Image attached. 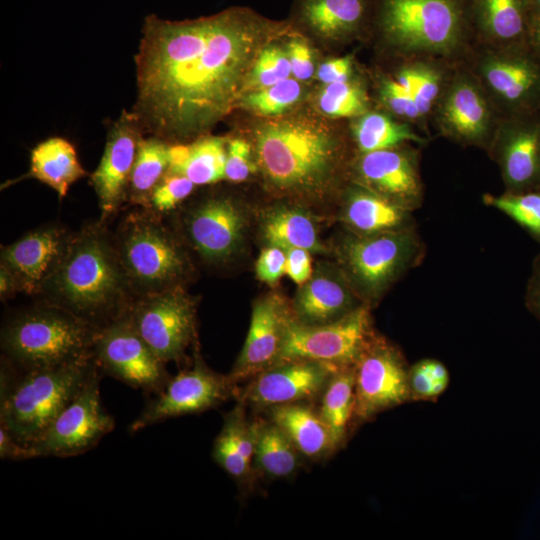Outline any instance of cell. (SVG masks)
Listing matches in <instances>:
<instances>
[{"label": "cell", "instance_id": "cb8c5ba5", "mask_svg": "<svg viewBox=\"0 0 540 540\" xmlns=\"http://www.w3.org/2000/svg\"><path fill=\"white\" fill-rule=\"evenodd\" d=\"M363 303L338 266H320L296 292L292 303L294 318L305 325L336 321Z\"/></svg>", "mask_w": 540, "mask_h": 540}, {"label": "cell", "instance_id": "83f0119b", "mask_svg": "<svg viewBox=\"0 0 540 540\" xmlns=\"http://www.w3.org/2000/svg\"><path fill=\"white\" fill-rule=\"evenodd\" d=\"M413 213L352 182L343 195L339 220L349 232L368 235L414 228Z\"/></svg>", "mask_w": 540, "mask_h": 540}, {"label": "cell", "instance_id": "ee69618b", "mask_svg": "<svg viewBox=\"0 0 540 540\" xmlns=\"http://www.w3.org/2000/svg\"><path fill=\"white\" fill-rule=\"evenodd\" d=\"M377 97L384 111L419 130V118L413 96L393 75H382L379 78Z\"/></svg>", "mask_w": 540, "mask_h": 540}, {"label": "cell", "instance_id": "1f68e13d", "mask_svg": "<svg viewBox=\"0 0 540 540\" xmlns=\"http://www.w3.org/2000/svg\"><path fill=\"white\" fill-rule=\"evenodd\" d=\"M254 469L256 476L268 479L293 476L303 458L286 434L269 418H252Z\"/></svg>", "mask_w": 540, "mask_h": 540}, {"label": "cell", "instance_id": "3957f363", "mask_svg": "<svg viewBox=\"0 0 540 540\" xmlns=\"http://www.w3.org/2000/svg\"><path fill=\"white\" fill-rule=\"evenodd\" d=\"M343 144L328 128L301 117L271 120L255 133V161L273 190L317 196L334 183Z\"/></svg>", "mask_w": 540, "mask_h": 540}, {"label": "cell", "instance_id": "8d00e7d4", "mask_svg": "<svg viewBox=\"0 0 540 540\" xmlns=\"http://www.w3.org/2000/svg\"><path fill=\"white\" fill-rule=\"evenodd\" d=\"M227 144L222 137L202 136L189 144L186 160L175 173L189 178L196 186L225 179Z\"/></svg>", "mask_w": 540, "mask_h": 540}, {"label": "cell", "instance_id": "9c48e42d", "mask_svg": "<svg viewBox=\"0 0 540 540\" xmlns=\"http://www.w3.org/2000/svg\"><path fill=\"white\" fill-rule=\"evenodd\" d=\"M462 62L503 117L540 110V53L530 44L474 43Z\"/></svg>", "mask_w": 540, "mask_h": 540}, {"label": "cell", "instance_id": "f5cc1de1", "mask_svg": "<svg viewBox=\"0 0 540 540\" xmlns=\"http://www.w3.org/2000/svg\"><path fill=\"white\" fill-rule=\"evenodd\" d=\"M21 293L20 284L15 275L3 264H0V300L6 302Z\"/></svg>", "mask_w": 540, "mask_h": 540}, {"label": "cell", "instance_id": "d6986e66", "mask_svg": "<svg viewBox=\"0 0 540 540\" xmlns=\"http://www.w3.org/2000/svg\"><path fill=\"white\" fill-rule=\"evenodd\" d=\"M337 370L312 360L281 361L248 381L236 400L258 412L283 404L316 403Z\"/></svg>", "mask_w": 540, "mask_h": 540}, {"label": "cell", "instance_id": "e575fe53", "mask_svg": "<svg viewBox=\"0 0 540 540\" xmlns=\"http://www.w3.org/2000/svg\"><path fill=\"white\" fill-rule=\"evenodd\" d=\"M170 144L157 137L142 138L132 168L127 204L146 208L150 195L169 169Z\"/></svg>", "mask_w": 540, "mask_h": 540}, {"label": "cell", "instance_id": "816d5d0a", "mask_svg": "<svg viewBox=\"0 0 540 540\" xmlns=\"http://www.w3.org/2000/svg\"><path fill=\"white\" fill-rule=\"evenodd\" d=\"M0 458L21 461L37 458V455L31 447L16 441L4 427L0 426Z\"/></svg>", "mask_w": 540, "mask_h": 540}, {"label": "cell", "instance_id": "30bf717a", "mask_svg": "<svg viewBox=\"0 0 540 540\" xmlns=\"http://www.w3.org/2000/svg\"><path fill=\"white\" fill-rule=\"evenodd\" d=\"M168 217L189 252L207 266L229 264L243 247L247 213L229 195L205 196Z\"/></svg>", "mask_w": 540, "mask_h": 540}, {"label": "cell", "instance_id": "277c9868", "mask_svg": "<svg viewBox=\"0 0 540 540\" xmlns=\"http://www.w3.org/2000/svg\"><path fill=\"white\" fill-rule=\"evenodd\" d=\"M372 30L400 59L461 62L474 44L469 0H377Z\"/></svg>", "mask_w": 540, "mask_h": 540}, {"label": "cell", "instance_id": "d6a6232c", "mask_svg": "<svg viewBox=\"0 0 540 540\" xmlns=\"http://www.w3.org/2000/svg\"><path fill=\"white\" fill-rule=\"evenodd\" d=\"M351 133L357 154L392 148L405 143L423 146L430 141L412 124L384 110L370 109L353 118Z\"/></svg>", "mask_w": 540, "mask_h": 540}, {"label": "cell", "instance_id": "ffe728a7", "mask_svg": "<svg viewBox=\"0 0 540 540\" xmlns=\"http://www.w3.org/2000/svg\"><path fill=\"white\" fill-rule=\"evenodd\" d=\"M486 152L505 192L540 191V110L503 117Z\"/></svg>", "mask_w": 540, "mask_h": 540}, {"label": "cell", "instance_id": "681fc988", "mask_svg": "<svg viewBox=\"0 0 540 540\" xmlns=\"http://www.w3.org/2000/svg\"><path fill=\"white\" fill-rule=\"evenodd\" d=\"M286 273L298 285L305 283L313 274L311 252L302 248L286 249Z\"/></svg>", "mask_w": 540, "mask_h": 540}, {"label": "cell", "instance_id": "7c38bea8", "mask_svg": "<svg viewBox=\"0 0 540 540\" xmlns=\"http://www.w3.org/2000/svg\"><path fill=\"white\" fill-rule=\"evenodd\" d=\"M371 309L362 304L344 317L322 325H305L293 317L278 362L303 359L337 369L355 367L377 334Z\"/></svg>", "mask_w": 540, "mask_h": 540}, {"label": "cell", "instance_id": "4dcf8cb0", "mask_svg": "<svg viewBox=\"0 0 540 540\" xmlns=\"http://www.w3.org/2000/svg\"><path fill=\"white\" fill-rule=\"evenodd\" d=\"M74 146L61 137H51L31 151L30 169L26 178H34L64 198L71 185L86 176Z\"/></svg>", "mask_w": 540, "mask_h": 540}, {"label": "cell", "instance_id": "ba28073f", "mask_svg": "<svg viewBox=\"0 0 540 540\" xmlns=\"http://www.w3.org/2000/svg\"><path fill=\"white\" fill-rule=\"evenodd\" d=\"M425 254L416 227L368 235L348 231L337 247L338 266L361 302L371 308L418 267Z\"/></svg>", "mask_w": 540, "mask_h": 540}, {"label": "cell", "instance_id": "db71d44e", "mask_svg": "<svg viewBox=\"0 0 540 540\" xmlns=\"http://www.w3.org/2000/svg\"><path fill=\"white\" fill-rule=\"evenodd\" d=\"M529 43L540 53V20H533Z\"/></svg>", "mask_w": 540, "mask_h": 540}, {"label": "cell", "instance_id": "7bdbcfd3", "mask_svg": "<svg viewBox=\"0 0 540 540\" xmlns=\"http://www.w3.org/2000/svg\"><path fill=\"white\" fill-rule=\"evenodd\" d=\"M195 186L186 176L168 170L153 189L145 209L166 218L181 207Z\"/></svg>", "mask_w": 540, "mask_h": 540}, {"label": "cell", "instance_id": "7a4b0ae2", "mask_svg": "<svg viewBox=\"0 0 540 540\" xmlns=\"http://www.w3.org/2000/svg\"><path fill=\"white\" fill-rule=\"evenodd\" d=\"M135 297L113 231L99 218L74 231L62 262L35 299L99 329L126 313Z\"/></svg>", "mask_w": 540, "mask_h": 540}, {"label": "cell", "instance_id": "2e32d148", "mask_svg": "<svg viewBox=\"0 0 540 540\" xmlns=\"http://www.w3.org/2000/svg\"><path fill=\"white\" fill-rule=\"evenodd\" d=\"M101 371L90 376L76 397L29 447L37 457H72L94 448L115 427L100 395Z\"/></svg>", "mask_w": 540, "mask_h": 540}, {"label": "cell", "instance_id": "60d3db41", "mask_svg": "<svg viewBox=\"0 0 540 540\" xmlns=\"http://www.w3.org/2000/svg\"><path fill=\"white\" fill-rule=\"evenodd\" d=\"M303 94V88L295 78H288L269 87L242 95L243 105L266 116L280 115L295 105Z\"/></svg>", "mask_w": 540, "mask_h": 540}, {"label": "cell", "instance_id": "f35d334b", "mask_svg": "<svg viewBox=\"0 0 540 540\" xmlns=\"http://www.w3.org/2000/svg\"><path fill=\"white\" fill-rule=\"evenodd\" d=\"M482 201L486 206L510 218L540 244V191L523 193L504 191L499 195L485 193Z\"/></svg>", "mask_w": 540, "mask_h": 540}, {"label": "cell", "instance_id": "c3c4849f", "mask_svg": "<svg viewBox=\"0 0 540 540\" xmlns=\"http://www.w3.org/2000/svg\"><path fill=\"white\" fill-rule=\"evenodd\" d=\"M317 76L325 85L358 78L354 56L346 55L325 61L319 66Z\"/></svg>", "mask_w": 540, "mask_h": 540}, {"label": "cell", "instance_id": "836d02e7", "mask_svg": "<svg viewBox=\"0 0 540 540\" xmlns=\"http://www.w3.org/2000/svg\"><path fill=\"white\" fill-rule=\"evenodd\" d=\"M355 401L354 367L337 370L329 379L317 405L336 451L344 446L354 431Z\"/></svg>", "mask_w": 540, "mask_h": 540}, {"label": "cell", "instance_id": "603a6c76", "mask_svg": "<svg viewBox=\"0 0 540 540\" xmlns=\"http://www.w3.org/2000/svg\"><path fill=\"white\" fill-rule=\"evenodd\" d=\"M294 317L292 306L278 293L256 299L244 345L228 377L238 386L278 363L287 327Z\"/></svg>", "mask_w": 540, "mask_h": 540}, {"label": "cell", "instance_id": "4fadbf2b", "mask_svg": "<svg viewBox=\"0 0 540 540\" xmlns=\"http://www.w3.org/2000/svg\"><path fill=\"white\" fill-rule=\"evenodd\" d=\"M197 304L185 287H178L135 297L127 313L161 360L181 365L197 340Z\"/></svg>", "mask_w": 540, "mask_h": 540}, {"label": "cell", "instance_id": "11a10c76", "mask_svg": "<svg viewBox=\"0 0 540 540\" xmlns=\"http://www.w3.org/2000/svg\"><path fill=\"white\" fill-rule=\"evenodd\" d=\"M533 20H540V0H527Z\"/></svg>", "mask_w": 540, "mask_h": 540}, {"label": "cell", "instance_id": "ab89813d", "mask_svg": "<svg viewBox=\"0 0 540 540\" xmlns=\"http://www.w3.org/2000/svg\"><path fill=\"white\" fill-rule=\"evenodd\" d=\"M450 375L439 360L425 358L409 366L408 391L411 401H435L448 388Z\"/></svg>", "mask_w": 540, "mask_h": 540}, {"label": "cell", "instance_id": "74e56055", "mask_svg": "<svg viewBox=\"0 0 540 540\" xmlns=\"http://www.w3.org/2000/svg\"><path fill=\"white\" fill-rule=\"evenodd\" d=\"M318 106L332 118H356L371 109L367 89L359 77L326 84L319 94Z\"/></svg>", "mask_w": 540, "mask_h": 540}, {"label": "cell", "instance_id": "484cf974", "mask_svg": "<svg viewBox=\"0 0 540 540\" xmlns=\"http://www.w3.org/2000/svg\"><path fill=\"white\" fill-rule=\"evenodd\" d=\"M474 43L504 47L529 43L532 16L527 0H469Z\"/></svg>", "mask_w": 540, "mask_h": 540}, {"label": "cell", "instance_id": "f6af8a7d", "mask_svg": "<svg viewBox=\"0 0 540 540\" xmlns=\"http://www.w3.org/2000/svg\"><path fill=\"white\" fill-rule=\"evenodd\" d=\"M257 164L253 161L250 144L235 138L227 143L225 179L231 182H243L256 172Z\"/></svg>", "mask_w": 540, "mask_h": 540}, {"label": "cell", "instance_id": "d590c367", "mask_svg": "<svg viewBox=\"0 0 540 540\" xmlns=\"http://www.w3.org/2000/svg\"><path fill=\"white\" fill-rule=\"evenodd\" d=\"M410 59L413 60L416 71L413 100L418 113L419 130L428 136L432 115L458 62L439 58Z\"/></svg>", "mask_w": 540, "mask_h": 540}, {"label": "cell", "instance_id": "4316f807", "mask_svg": "<svg viewBox=\"0 0 540 540\" xmlns=\"http://www.w3.org/2000/svg\"><path fill=\"white\" fill-rule=\"evenodd\" d=\"M247 406L237 400L224 414L223 424L212 445V459L243 492L251 490L257 478L254 469V431Z\"/></svg>", "mask_w": 540, "mask_h": 540}, {"label": "cell", "instance_id": "6da1fadb", "mask_svg": "<svg viewBox=\"0 0 540 540\" xmlns=\"http://www.w3.org/2000/svg\"><path fill=\"white\" fill-rule=\"evenodd\" d=\"M279 29L242 7L184 21L146 17L135 58L142 127L165 141L211 128L242 95L262 43Z\"/></svg>", "mask_w": 540, "mask_h": 540}, {"label": "cell", "instance_id": "7402d4cb", "mask_svg": "<svg viewBox=\"0 0 540 540\" xmlns=\"http://www.w3.org/2000/svg\"><path fill=\"white\" fill-rule=\"evenodd\" d=\"M73 233L61 223H49L1 246L0 264L15 275L21 293L34 298L40 294L62 262Z\"/></svg>", "mask_w": 540, "mask_h": 540}, {"label": "cell", "instance_id": "5bb4252c", "mask_svg": "<svg viewBox=\"0 0 540 540\" xmlns=\"http://www.w3.org/2000/svg\"><path fill=\"white\" fill-rule=\"evenodd\" d=\"M239 389L228 375L219 374L206 364L195 343L192 363L146 401L140 414L129 424L128 432L133 434L170 418L213 409L231 398L236 399Z\"/></svg>", "mask_w": 540, "mask_h": 540}, {"label": "cell", "instance_id": "52a82bcc", "mask_svg": "<svg viewBox=\"0 0 540 540\" xmlns=\"http://www.w3.org/2000/svg\"><path fill=\"white\" fill-rule=\"evenodd\" d=\"M115 245L134 295L185 287L193 278L190 252L165 218L134 207L113 231Z\"/></svg>", "mask_w": 540, "mask_h": 540}, {"label": "cell", "instance_id": "8992f818", "mask_svg": "<svg viewBox=\"0 0 540 540\" xmlns=\"http://www.w3.org/2000/svg\"><path fill=\"white\" fill-rule=\"evenodd\" d=\"M97 328L69 311L35 299L2 321V356L19 369L67 364L93 356Z\"/></svg>", "mask_w": 540, "mask_h": 540}, {"label": "cell", "instance_id": "5b68a950", "mask_svg": "<svg viewBox=\"0 0 540 540\" xmlns=\"http://www.w3.org/2000/svg\"><path fill=\"white\" fill-rule=\"evenodd\" d=\"M97 369L93 356L53 367L19 369L1 355L0 426L29 447Z\"/></svg>", "mask_w": 540, "mask_h": 540}, {"label": "cell", "instance_id": "b9f144b4", "mask_svg": "<svg viewBox=\"0 0 540 540\" xmlns=\"http://www.w3.org/2000/svg\"><path fill=\"white\" fill-rule=\"evenodd\" d=\"M292 75L287 50L276 45H268L258 53L247 77L244 90H260ZM244 93V91H243Z\"/></svg>", "mask_w": 540, "mask_h": 540}, {"label": "cell", "instance_id": "e0dca14e", "mask_svg": "<svg viewBox=\"0 0 540 540\" xmlns=\"http://www.w3.org/2000/svg\"><path fill=\"white\" fill-rule=\"evenodd\" d=\"M354 430L378 414L410 402L409 365L402 351L377 333L355 367Z\"/></svg>", "mask_w": 540, "mask_h": 540}, {"label": "cell", "instance_id": "f907efd6", "mask_svg": "<svg viewBox=\"0 0 540 540\" xmlns=\"http://www.w3.org/2000/svg\"><path fill=\"white\" fill-rule=\"evenodd\" d=\"M524 303L540 323V252L534 257L526 283Z\"/></svg>", "mask_w": 540, "mask_h": 540}, {"label": "cell", "instance_id": "d4e9b609", "mask_svg": "<svg viewBox=\"0 0 540 540\" xmlns=\"http://www.w3.org/2000/svg\"><path fill=\"white\" fill-rule=\"evenodd\" d=\"M377 0H297L295 17L315 35L349 40L372 30Z\"/></svg>", "mask_w": 540, "mask_h": 540}, {"label": "cell", "instance_id": "9a60e30c", "mask_svg": "<svg viewBox=\"0 0 540 540\" xmlns=\"http://www.w3.org/2000/svg\"><path fill=\"white\" fill-rule=\"evenodd\" d=\"M92 351L102 374L145 394L160 393L172 377L127 312L97 330Z\"/></svg>", "mask_w": 540, "mask_h": 540}, {"label": "cell", "instance_id": "f546056e", "mask_svg": "<svg viewBox=\"0 0 540 540\" xmlns=\"http://www.w3.org/2000/svg\"><path fill=\"white\" fill-rule=\"evenodd\" d=\"M260 232L267 245L284 250L302 248L311 253H325L314 217L296 205H276L264 212Z\"/></svg>", "mask_w": 540, "mask_h": 540}, {"label": "cell", "instance_id": "bcb514c9", "mask_svg": "<svg viewBox=\"0 0 540 540\" xmlns=\"http://www.w3.org/2000/svg\"><path fill=\"white\" fill-rule=\"evenodd\" d=\"M255 273L261 282L268 285L276 284L286 273V251L277 246L267 245L256 260Z\"/></svg>", "mask_w": 540, "mask_h": 540}, {"label": "cell", "instance_id": "44dd1931", "mask_svg": "<svg viewBox=\"0 0 540 540\" xmlns=\"http://www.w3.org/2000/svg\"><path fill=\"white\" fill-rule=\"evenodd\" d=\"M142 129L134 112L123 111L110 127L102 158L91 175L101 210L100 218L108 223L127 204L129 181Z\"/></svg>", "mask_w": 540, "mask_h": 540}, {"label": "cell", "instance_id": "f1b7e54d", "mask_svg": "<svg viewBox=\"0 0 540 540\" xmlns=\"http://www.w3.org/2000/svg\"><path fill=\"white\" fill-rule=\"evenodd\" d=\"M263 412L286 434L303 458L322 461L336 452L317 403L283 404Z\"/></svg>", "mask_w": 540, "mask_h": 540}, {"label": "cell", "instance_id": "ac0fdd59", "mask_svg": "<svg viewBox=\"0 0 540 540\" xmlns=\"http://www.w3.org/2000/svg\"><path fill=\"white\" fill-rule=\"evenodd\" d=\"M420 161L421 152L413 143L357 154L351 164L352 182L414 212L424 201Z\"/></svg>", "mask_w": 540, "mask_h": 540}, {"label": "cell", "instance_id": "8fae6325", "mask_svg": "<svg viewBox=\"0 0 540 540\" xmlns=\"http://www.w3.org/2000/svg\"><path fill=\"white\" fill-rule=\"evenodd\" d=\"M502 119L473 72L462 61L456 63L432 115L437 134L487 151Z\"/></svg>", "mask_w": 540, "mask_h": 540}, {"label": "cell", "instance_id": "7dc6e473", "mask_svg": "<svg viewBox=\"0 0 540 540\" xmlns=\"http://www.w3.org/2000/svg\"><path fill=\"white\" fill-rule=\"evenodd\" d=\"M292 76L298 81L312 78L315 70L312 51L302 38H292L287 45Z\"/></svg>", "mask_w": 540, "mask_h": 540}]
</instances>
